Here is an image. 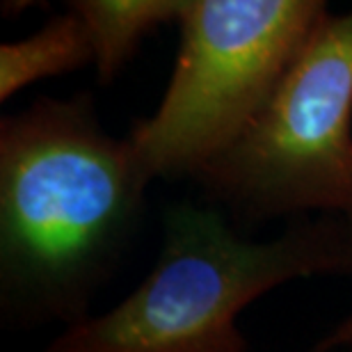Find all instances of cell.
Segmentation results:
<instances>
[{"label": "cell", "mask_w": 352, "mask_h": 352, "mask_svg": "<svg viewBox=\"0 0 352 352\" xmlns=\"http://www.w3.org/2000/svg\"><path fill=\"white\" fill-rule=\"evenodd\" d=\"M352 274L346 217L248 241L217 210L176 206L153 270L117 307L72 322L41 352H248L245 309L295 279Z\"/></svg>", "instance_id": "cell-2"}, {"label": "cell", "mask_w": 352, "mask_h": 352, "mask_svg": "<svg viewBox=\"0 0 352 352\" xmlns=\"http://www.w3.org/2000/svg\"><path fill=\"white\" fill-rule=\"evenodd\" d=\"M69 7L87 28L96 78L110 85L151 32L179 23L186 0H76Z\"/></svg>", "instance_id": "cell-5"}, {"label": "cell", "mask_w": 352, "mask_h": 352, "mask_svg": "<svg viewBox=\"0 0 352 352\" xmlns=\"http://www.w3.org/2000/svg\"><path fill=\"white\" fill-rule=\"evenodd\" d=\"M87 65H94V48L85 23L69 7L30 37L0 46V98L7 101L41 78L72 74Z\"/></svg>", "instance_id": "cell-6"}, {"label": "cell", "mask_w": 352, "mask_h": 352, "mask_svg": "<svg viewBox=\"0 0 352 352\" xmlns=\"http://www.w3.org/2000/svg\"><path fill=\"white\" fill-rule=\"evenodd\" d=\"M195 181L245 220L352 215V12L322 14L254 122Z\"/></svg>", "instance_id": "cell-4"}, {"label": "cell", "mask_w": 352, "mask_h": 352, "mask_svg": "<svg viewBox=\"0 0 352 352\" xmlns=\"http://www.w3.org/2000/svg\"><path fill=\"white\" fill-rule=\"evenodd\" d=\"M346 220L350 222V227H352V215H348V217H346Z\"/></svg>", "instance_id": "cell-8"}, {"label": "cell", "mask_w": 352, "mask_h": 352, "mask_svg": "<svg viewBox=\"0 0 352 352\" xmlns=\"http://www.w3.org/2000/svg\"><path fill=\"white\" fill-rule=\"evenodd\" d=\"M325 12L318 0H186L170 85L126 135L140 181L195 179L222 156Z\"/></svg>", "instance_id": "cell-3"}, {"label": "cell", "mask_w": 352, "mask_h": 352, "mask_svg": "<svg viewBox=\"0 0 352 352\" xmlns=\"http://www.w3.org/2000/svg\"><path fill=\"white\" fill-rule=\"evenodd\" d=\"M327 339L334 348H346L348 352H352V316H348Z\"/></svg>", "instance_id": "cell-7"}, {"label": "cell", "mask_w": 352, "mask_h": 352, "mask_svg": "<svg viewBox=\"0 0 352 352\" xmlns=\"http://www.w3.org/2000/svg\"><path fill=\"white\" fill-rule=\"evenodd\" d=\"M146 186L89 98H39L0 122L5 288L62 305L105 263Z\"/></svg>", "instance_id": "cell-1"}]
</instances>
